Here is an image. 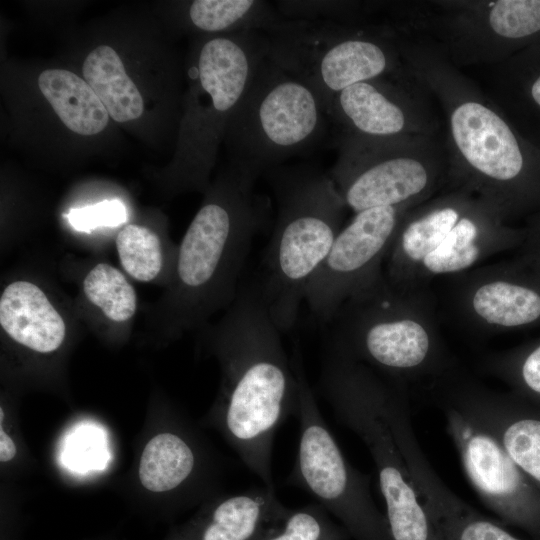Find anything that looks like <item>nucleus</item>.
I'll list each match as a JSON object with an SVG mask.
<instances>
[{
    "mask_svg": "<svg viewBox=\"0 0 540 540\" xmlns=\"http://www.w3.org/2000/svg\"><path fill=\"white\" fill-rule=\"evenodd\" d=\"M258 283L244 286L221 335L226 368L219 421L244 465L275 488L271 458L279 427L296 416L299 383Z\"/></svg>",
    "mask_w": 540,
    "mask_h": 540,
    "instance_id": "obj_1",
    "label": "nucleus"
},
{
    "mask_svg": "<svg viewBox=\"0 0 540 540\" xmlns=\"http://www.w3.org/2000/svg\"><path fill=\"white\" fill-rule=\"evenodd\" d=\"M328 346L407 385L455 369L426 288L400 291L384 276L349 299L333 320Z\"/></svg>",
    "mask_w": 540,
    "mask_h": 540,
    "instance_id": "obj_2",
    "label": "nucleus"
},
{
    "mask_svg": "<svg viewBox=\"0 0 540 540\" xmlns=\"http://www.w3.org/2000/svg\"><path fill=\"white\" fill-rule=\"evenodd\" d=\"M278 215L258 282L282 333L292 329L306 288L328 255L345 203L329 174L313 169L273 171Z\"/></svg>",
    "mask_w": 540,
    "mask_h": 540,
    "instance_id": "obj_3",
    "label": "nucleus"
},
{
    "mask_svg": "<svg viewBox=\"0 0 540 540\" xmlns=\"http://www.w3.org/2000/svg\"><path fill=\"white\" fill-rule=\"evenodd\" d=\"M390 379L327 346L321 395L366 445L377 469L393 540H441L414 486L387 414Z\"/></svg>",
    "mask_w": 540,
    "mask_h": 540,
    "instance_id": "obj_4",
    "label": "nucleus"
},
{
    "mask_svg": "<svg viewBox=\"0 0 540 540\" xmlns=\"http://www.w3.org/2000/svg\"><path fill=\"white\" fill-rule=\"evenodd\" d=\"M260 173L234 162L229 176L196 213L181 242L177 276L188 291L231 295L252 241L267 221L254 192Z\"/></svg>",
    "mask_w": 540,
    "mask_h": 540,
    "instance_id": "obj_5",
    "label": "nucleus"
},
{
    "mask_svg": "<svg viewBox=\"0 0 540 540\" xmlns=\"http://www.w3.org/2000/svg\"><path fill=\"white\" fill-rule=\"evenodd\" d=\"M261 34L266 56L309 87L325 114L345 88L379 78L393 65L383 38L341 22L280 16Z\"/></svg>",
    "mask_w": 540,
    "mask_h": 540,
    "instance_id": "obj_6",
    "label": "nucleus"
},
{
    "mask_svg": "<svg viewBox=\"0 0 540 540\" xmlns=\"http://www.w3.org/2000/svg\"><path fill=\"white\" fill-rule=\"evenodd\" d=\"M325 112L314 92L267 56L232 115L235 162L262 173L320 137Z\"/></svg>",
    "mask_w": 540,
    "mask_h": 540,
    "instance_id": "obj_7",
    "label": "nucleus"
},
{
    "mask_svg": "<svg viewBox=\"0 0 540 540\" xmlns=\"http://www.w3.org/2000/svg\"><path fill=\"white\" fill-rule=\"evenodd\" d=\"M292 366L299 383L300 436L297 456L286 483L305 490L334 515L355 540H393L389 523L376 506L370 476L345 458L329 430L305 376L300 351Z\"/></svg>",
    "mask_w": 540,
    "mask_h": 540,
    "instance_id": "obj_8",
    "label": "nucleus"
},
{
    "mask_svg": "<svg viewBox=\"0 0 540 540\" xmlns=\"http://www.w3.org/2000/svg\"><path fill=\"white\" fill-rule=\"evenodd\" d=\"M265 57L263 42L251 33L214 36L198 45L189 69L192 84L183 148L190 177L204 176L222 131Z\"/></svg>",
    "mask_w": 540,
    "mask_h": 540,
    "instance_id": "obj_9",
    "label": "nucleus"
},
{
    "mask_svg": "<svg viewBox=\"0 0 540 540\" xmlns=\"http://www.w3.org/2000/svg\"><path fill=\"white\" fill-rule=\"evenodd\" d=\"M411 208L367 209L341 228L306 288L304 301L317 320L329 324L349 299L385 276L386 255Z\"/></svg>",
    "mask_w": 540,
    "mask_h": 540,
    "instance_id": "obj_10",
    "label": "nucleus"
},
{
    "mask_svg": "<svg viewBox=\"0 0 540 540\" xmlns=\"http://www.w3.org/2000/svg\"><path fill=\"white\" fill-rule=\"evenodd\" d=\"M345 206L358 213L386 206H411L424 200L437 174L404 152L396 137L350 133L329 173Z\"/></svg>",
    "mask_w": 540,
    "mask_h": 540,
    "instance_id": "obj_11",
    "label": "nucleus"
},
{
    "mask_svg": "<svg viewBox=\"0 0 540 540\" xmlns=\"http://www.w3.org/2000/svg\"><path fill=\"white\" fill-rule=\"evenodd\" d=\"M464 472L481 501L504 521L540 529V492L496 437L457 407L437 401Z\"/></svg>",
    "mask_w": 540,
    "mask_h": 540,
    "instance_id": "obj_12",
    "label": "nucleus"
},
{
    "mask_svg": "<svg viewBox=\"0 0 540 540\" xmlns=\"http://www.w3.org/2000/svg\"><path fill=\"white\" fill-rule=\"evenodd\" d=\"M454 142L474 174L472 186L500 215L506 186L522 172L523 156L508 124L477 101L459 104L450 117Z\"/></svg>",
    "mask_w": 540,
    "mask_h": 540,
    "instance_id": "obj_13",
    "label": "nucleus"
},
{
    "mask_svg": "<svg viewBox=\"0 0 540 540\" xmlns=\"http://www.w3.org/2000/svg\"><path fill=\"white\" fill-rule=\"evenodd\" d=\"M505 227L500 213L481 198L473 200L456 224L425 257L416 277V288L439 276L460 275L479 262L505 251L518 241Z\"/></svg>",
    "mask_w": 540,
    "mask_h": 540,
    "instance_id": "obj_14",
    "label": "nucleus"
},
{
    "mask_svg": "<svg viewBox=\"0 0 540 540\" xmlns=\"http://www.w3.org/2000/svg\"><path fill=\"white\" fill-rule=\"evenodd\" d=\"M462 277L458 305L478 326L496 331L540 320V288L522 281L506 266L495 264Z\"/></svg>",
    "mask_w": 540,
    "mask_h": 540,
    "instance_id": "obj_15",
    "label": "nucleus"
},
{
    "mask_svg": "<svg viewBox=\"0 0 540 540\" xmlns=\"http://www.w3.org/2000/svg\"><path fill=\"white\" fill-rule=\"evenodd\" d=\"M288 509L278 499L276 488L253 487L219 500L175 540H261Z\"/></svg>",
    "mask_w": 540,
    "mask_h": 540,
    "instance_id": "obj_16",
    "label": "nucleus"
},
{
    "mask_svg": "<svg viewBox=\"0 0 540 540\" xmlns=\"http://www.w3.org/2000/svg\"><path fill=\"white\" fill-rule=\"evenodd\" d=\"M0 324L16 342L40 353L62 344L66 326L46 294L28 281L9 284L0 298Z\"/></svg>",
    "mask_w": 540,
    "mask_h": 540,
    "instance_id": "obj_17",
    "label": "nucleus"
},
{
    "mask_svg": "<svg viewBox=\"0 0 540 540\" xmlns=\"http://www.w3.org/2000/svg\"><path fill=\"white\" fill-rule=\"evenodd\" d=\"M359 133L396 137L408 117L394 89L378 78L353 84L333 99L328 113Z\"/></svg>",
    "mask_w": 540,
    "mask_h": 540,
    "instance_id": "obj_18",
    "label": "nucleus"
},
{
    "mask_svg": "<svg viewBox=\"0 0 540 540\" xmlns=\"http://www.w3.org/2000/svg\"><path fill=\"white\" fill-rule=\"evenodd\" d=\"M40 92L72 132L92 136L108 125L109 114L90 85L65 69H46L38 77Z\"/></svg>",
    "mask_w": 540,
    "mask_h": 540,
    "instance_id": "obj_19",
    "label": "nucleus"
},
{
    "mask_svg": "<svg viewBox=\"0 0 540 540\" xmlns=\"http://www.w3.org/2000/svg\"><path fill=\"white\" fill-rule=\"evenodd\" d=\"M82 73L114 121L124 123L141 117L144 111L141 93L111 46L94 48L83 62Z\"/></svg>",
    "mask_w": 540,
    "mask_h": 540,
    "instance_id": "obj_20",
    "label": "nucleus"
},
{
    "mask_svg": "<svg viewBox=\"0 0 540 540\" xmlns=\"http://www.w3.org/2000/svg\"><path fill=\"white\" fill-rule=\"evenodd\" d=\"M196 464V453L185 439L170 432L160 433L142 452L140 482L152 492L171 491L190 479Z\"/></svg>",
    "mask_w": 540,
    "mask_h": 540,
    "instance_id": "obj_21",
    "label": "nucleus"
},
{
    "mask_svg": "<svg viewBox=\"0 0 540 540\" xmlns=\"http://www.w3.org/2000/svg\"><path fill=\"white\" fill-rule=\"evenodd\" d=\"M83 289L88 300L112 321H127L136 311L133 287L121 271L109 264L94 266L84 278Z\"/></svg>",
    "mask_w": 540,
    "mask_h": 540,
    "instance_id": "obj_22",
    "label": "nucleus"
},
{
    "mask_svg": "<svg viewBox=\"0 0 540 540\" xmlns=\"http://www.w3.org/2000/svg\"><path fill=\"white\" fill-rule=\"evenodd\" d=\"M116 248L124 270L134 279L153 280L163 266L162 244L151 229L128 224L116 237Z\"/></svg>",
    "mask_w": 540,
    "mask_h": 540,
    "instance_id": "obj_23",
    "label": "nucleus"
},
{
    "mask_svg": "<svg viewBox=\"0 0 540 540\" xmlns=\"http://www.w3.org/2000/svg\"><path fill=\"white\" fill-rule=\"evenodd\" d=\"M350 533L333 521L328 511L313 502L288 509L282 521L261 540H349Z\"/></svg>",
    "mask_w": 540,
    "mask_h": 540,
    "instance_id": "obj_24",
    "label": "nucleus"
},
{
    "mask_svg": "<svg viewBox=\"0 0 540 540\" xmlns=\"http://www.w3.org/2000/svg\"><path fill=\"white\" fill-rule=\"evenodd\" d=\"M482 368L540 403V343L521 353L494 354L483 360Z\"/></svg>",
    "mask_w": 540,
    "mask_h": 540,
    "instance_id": "obj_25",
    "label": "nucleus"
},
{
    "mask_svg": "<svg viewBox=\"0 0 540 540\" xmlns=\"http://www.w3.org/2000/svg\"><path fill=\"white\" fill-rule=\"evenodd\" d=\"M488 22L499 36L517 39L540 30V0H500L491 5Z\"/></svg>",
    "mask_w": 540,
    "mask_h": 540,
    "instance_id": "obj_26",
    "label": "nucleus"
},
{
    "mask_svg": "<svg viewBox=\"0 0 540 540\" xmlns=\"http://www.w3.org/2000/svg\"><path fill=\"white\" fill-rule=\"evenodd\" d=\"M437 533L441 540H520L475 509Z\"/></svg>",
    "mask_w": 540,
    "mask_h": 540,
    "instance_id": "obj_27",
    "label": "nucleus"
},
{
    "mask_svg": "<svg viewBox=\"0 0 540 540\" xmlns=\"http://www.w3.org/2000/svg\"><path fill=\"white\" fill-rule=\"evenodd\" d=\"M126 208L117 199L71 209L67 214L69 224L77 231L91 232L99 227H116L126 220Z\"/></svg>",
    "mask_w": 540,
    "mask_h": 540,
    "instance_id": "obj_28",
    "label": "nucleus"
},
{
    "mask_svg": "<svg viewBox=\"0 0 540 540\" xmlns=\"http://www.w3.org/2000/svg\"><path fill=\"white\" fill-rule=\"evenodd\" d=\"M278 14L285 19L330 20L341 22L351 4L341 1H278Z\"/></svg>",
    "mask_w": 540,
    "mask_h": 540,
    "instance_id": "obj_29",
    "label": "nucleus"
},
{
    "mask_svg": "<svg viewBox=\"0 0 540 540\" xmlns=\"http://www.w3.org/2000/svg\"><path fill=\"white\" fill-rule=\"evenodd\" d=\"M16 454V447L12 439L6 432L0 429V461L2 463L10 461Z\"/></svg>",
    "mask_w": 540,
    "mask_h": 540,
    "instance_id": "obj_30",
    "label": "nucleus"
},
{
    "mask_svg": "<svg viewBox=\"0 0 540 540\" xmlns=\"http://www.w3.org/2000/svg\"><path fill=\"white\" fill-rule=\"evenodd\" d=\"M531 94L534 101L540 106V76L533 83Z\"/></svg>",
    "mask_w": 540,
    "mask_h": 540,
    "instance_id": "obj_31",
    "label": "nucleus"
}]
</instances>
